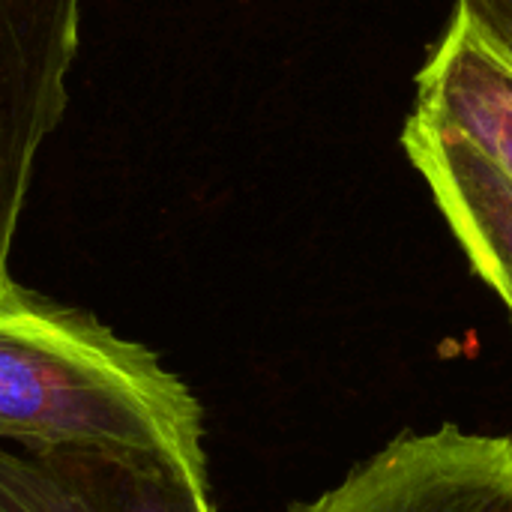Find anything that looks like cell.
<instances>
[{
	"instance_id": "4",
	"label": "cell",
	"mask_w": 512,
	"mask_h": 512,
	"mask_svg": "<svg viewBox=\"0 0 512 512\" xmlns=\"http://www.w3.org/2000/svg\"><path fill=\"white\" fill-rule=\"evenodd\" d=\"M78 0H0V279L39 150L69 105Z\"/></svg>"
},
{
	"instance_id": "5",
	"label": "cell",
	"mask_w": 512,
	"mask_h": 512,
	"mask_svg": "<svg viewBox=\"0 0 512 512\" xmlns=\"http://www.w3.org/2000/svg\"><path fill=\"white\" fill-rule=\"evenodd\" d=\"M402 147L471 267L507 303L512 318V177L468 138L417 111L405 123Z\"/></svg>"
},
{
	"instance_id": "7",
	"label": "cell",
	"mask_w": 512,
	"mask_h": 512,
	"mask_svg": "<svg viewBox=\"0 0 512 512\" xmlns=\"http://www.w3.org/2000/svg\"><path fill=\"white\" fill-rule=\"evenodd\" d=\"M456 18L512 66V0H459Z\"/></svg>"
},
{
	"instance_id": "1",
	"label": "cell",
	"mask_w": 512,
	"mask_h": 512,
	"mask_svg": "<svg viewBox=\"0 0 512 512\" xmlns=\"http://www.w3.org/2000/svg\"><path fill=\"white\" fill-rule=\"evenodd\" d=\"M0 441L204 453L189 387L93 315L0 279Z\"/></svg>"
},
{
	"instance_id": "2",
	"label": "cell",
	"mask_w": 512,
	"mask_h": 512,
	"mask_svg": "<svg viewBox=\"0 0 512 512\" xmlns=\"http://www.w3.org/2000/svg\"><path fill=\"white\" fill-rule=\"evenodd\" d=\"M0 512H216L204 453L0 441Z\"/></svg>"
},
{
	"instance_id": "6",
	"label": "cell",
	"mask_w": 512,
	"mask_h": 512,
	"mask_svg": "<svg viewBox=\"0 0 512 512\" xmlns=\"http://www.w3.org/2000/svg\"><path fill=\"white\" fill-rule=\"evenodd\" d=\"M417 114L468 138L512 177V66L462 18H453L417 78Z\"/></svg>"
},
{
	"instance_id": "3",
	"label": "cell",
	"mask_w": 512,
	"mask_h": 512,
	"mask_svg": "<svg viewBox=\"0 0 512 512\" xmlns=\"http://www.w3.org/2000/svg\"><path fill=\"white\" fill-rule=\"evenodd\" d=\"M288 512H512V438L408 429Z\"/></svg>"
}]
</instances>
